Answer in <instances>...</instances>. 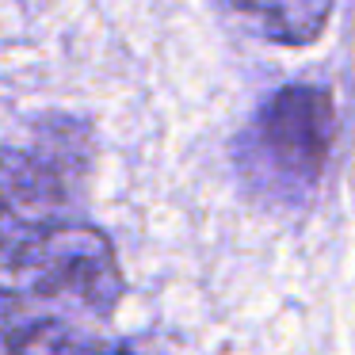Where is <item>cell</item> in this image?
Returning <instances> with one entry per match:
<instances>
[{"mask_svg":"<svg viewBox=\"0 0 355 355\" xmlns=\"http://www.w3.org/2000/svg\"><path fill=\"white\" fill-rule=\"evenodd\" d=\"M0 355H134L126 344L69 329L58 317H42L27 298L0 291Z\"/></svg>","mask_w":355,"mask_h":355,"instance_id":"4","label":"cell"},{"mask_svg":"<svg viewBox=\"0 0 355 355\" xmlns=\"http://www.w3.org/2000/svg\"><path fill=\"white\" fill-rule=\"evenodd\" d=\"M222 8L268 42L306 46L324 31L332 0H222Z\"/></svg>","mask_w":355,"mask_h":355,"instance_id":"5","label":"cell"},{"mask_svg":"<svg viewBox=\"0 0 355 355\" xmlns=\"http://www.w3.org/2000/svg\"><path fill=\"white\" fill-rule=\"evenodd\" d=\"M336 138V107L324 88L286 85L256 111L237 141V168L256 191L298 202L317 187Z\"/></svg>","mask_w":355,"mask_h":355,"instance_id":"1","label":"cell"},{"mask_svg":"<svg viewBox=\"0 0 355 355\" xmlns=\"http://www.w3.org/2000/svg\"><path fill=\"white\" fill-rule=\"evenodd\" d=\"M8 271H16L35 298L69 302L88 313H111L123 298V271L111 241L96 225L69 218L27 241Z\"/></svg>","mask_w":355,"mask_h":355,"instance_id":"3","label":"cell"},{"mask_svg":"<svg viewBox=\"0 0 355 355\" xmlns=\"http://www.w3.org/2000/svg\"><path fill=\"white\" fill-rule=\"evenodd\" d=\"M85 168V130L77 123L54 119L27 146L0 149V268L42 230L65 222Z\"/></svg>","mask_w":355,"mask_h":355,"instance_id":"2","label":"cell"}]
</instances>
